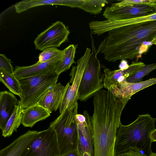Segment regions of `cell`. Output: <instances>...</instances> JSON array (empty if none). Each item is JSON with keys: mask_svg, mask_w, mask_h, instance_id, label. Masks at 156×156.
Here are the masks:
<instances>
[{"mask_svg": "<svg viewBox=\"0 0 156 156\" xmlns=\"http://www.w3.org/2000/svg\"><path fill=\"white\" fill-rule=\"evenodd\" d=\"M77 45L71 44L64 49L62 58L58 61L56 66L55 72L58 75L69 69L74 61L76 50Z\"/></svg>", "mask_w": 156, "mask_h": 156, "instance_id": "obj_21", "label": "cell"}, {"mask_svg": "<svg viewBox=\"0 0 156 156\" xmlns=\"http://www.w3.org/2000/svg\"><path fill=\"white\" fill-rule=\"evenodd\" d=\"M151 44L156 45V38L153 40L151 42Z\"/></svg>", "mask_w": 156, "mask_h": 156, "instance_id": "obj_31", "label": "cell"}, {"mask_svg": "<svg viewBox=\"0 0 156 156\" xmlns=\"http://www.w3.org/2000/svg\"><path fill=\"white\" fill-rule=\"evenodd\" d=\"M21 156H59L55 132L51 127L38 132Z\"/></svg>", "mask_w": 156, "mask_h": 156, "instance_id": "obj_7", "label": "cell"}, {"mask_svg": "<svg viewBox=\"0 0 156 156\" xmlns=\"http://www.w3.org/2000/svg\"><path fill=\"white\" fill-rule=\"evenodd\" d=\"M0 81L12 93L21 96L22 91L20 84L14 74H11L0 69Z\"/></svg>", "mask_w": 156, "mask_h": 156, "instance_id": "obj_23", "label": "cell"}, {"mask_svg": "<svg viewBox=\"0 0 156 156\" xmlns=\"http://www.w3.org/2000/svg\"><path fill=\"white\" fill-rule=\"evenodd\" d=\"M61 156H80L76 151H71Z\"/></svg>", "mask_w": 156, "mask_h": 156, "instance_id": "obj_30", "label": "cell"}, {"mask_svg": "<svg viewBox=\"0 0 156 156\" xmlns=\"http://www.w3.org/2000/svg\"><path fill=\"white\" fill-rule=\"evenodd\" d=\"M156 12V5L147 4L119 6L115 3L106 7L103 16L107 20H121L150 15Z\"/></svg>", "mask_w": 156, "mask_h": 156, "instance_id": "obj_11", "label": "cell"}, {"mask_svg": "<svg viewBox=\"0 0 156 156\" xmlns=\"http://www.w3.org/2000/svg\"><path fill=\"white\" fill-rule=\"evenodd\" d=\"M59 75L55 72L19 80L21 88L20 105L23 109L34 105L52 86Z\"/></svg>", "mask_w": 156, "mask_h": 156, "instance_id": "obj_5", "label": "cell"}, {"mask_svg": "<svg viewBox=\"0 0 156 156\" xmlns=\"http://www.w3.org/2000/svg\"><path fill=\"white\" fill-rule=\"evenodd\" d=\"M108 3L105 0H83L79 8L91 14L97 15L101 12L103 8Z\"/></svg>", "mask_w": 156, "mask_h": 156, "instance_id": "obj_24", "label": "cell"}, {"mask_svg": "<svg viewBox=\"0 0 156 156\" xmlns=\"http://www.w3.org/2000/svg\"><path fill=\"white\" fill-rule=\"evenodd\" d=\"M70 83L66 86L60 83L52 86L42 96L37 104L48 110L50 113L59 108L65 92Z\"/></svg>", "mask_w": 156, "mask_h": 156, "instance_id": "obj_15", "label": "cell"}, {"mask_svg": "<svg viewBox=\"0 0 156 156\" xmlns=\"http://www.w3.org/2000/svg\"><path fill=\"white\" fill-rule=\"evenodd\" d=\"M119 6H124L133 5L136 4H147L156 5V0H124L115 3Z\"/></svg>", "mask_w": 156, "mask_h": 156, "instance_id": "obj_27", "label": "cell"}, {"mask_svg": "<svg viewBox=\"0 0 156 156\" xmlns=\"http://www.w3.org/2000/svg\"><path fill=\"white\" fill-rule=\"evenodd\" d=\"M130 98H118L103 89L94 95L92 117L94 146V156H115L117 130L121 116Z\"/></svg>", "mask_w": 156, "mask_h": 156, "instance_id": "obj_1", "label": "cell"}, {"mask_svg": "<svg viewBox=\"0 0 156 156\" xmlns=\"http://www.w3.org/2000/svg\"><path fill=\"white\" fill-rule=\"evenodd\" d=\"M23 108L19 104L9 119L5 129L2 131V136L4 137L11 136L14 132H16L21 124V115Z\"/></svg>", "mask_w": 156, "mask_h": 156, "instance_id": "obj_22", "label": "cell"}, {"mask_svg": "<svg viewBox=\"0 0 156 156\" xmlns=\"http://www.w3.org/2000/svg\"><path fill=\"white\" fill-rule=\"evenodd\" d=\"M145 65L144 62H141L133 61L126 69L112 70L108 69H105L104 71L105 73L104 87L109 91L112 85L135 74Z\"/></svg>", "mask_w": 156, "mask_h": 156, "instance_id": "obj_16", "label": "cell"}, {"mask_svg": "<svg viewBox=\"0 0 156 156\" xmlns=\"http://www.w3.org/2000/svg\"><path fill=\"white\" fill-rule=\"evenodd\" d=\"M83 1V0H23L16 4L15 9L16 13H20L30 8L44 5H57L79 8Z\"/></svg>", "mask_w": 156, "mask_h": 156, "instance_id": "obj_17", "label": "cell"}, {"mask_svg": "<svg viewBox=\"0 0 156 156\" xmlns=\"http://www.w3.org/2000/svg\"><path fill=\"white\" fill-rule=\"evenodd\" d=\"M50 113L42 106L37 104L22 110L21 124L25 127L32 128L37 122L50 115Z\"/></svg>", "mask_w": 156, "mask_h": 156, "instance_id": "obj_20", "label": "cell"}, {"mask_svg": "<svg viewBox=\"0 0 156 156\" xmlns=\"http://www.w3.org/2000/svg\"><path fill=\"white\" fill-rule=\"evenodd\" d=\"M115 156H147L142 153L136 151L129 150L116 154Z\"/></svg>", "mask_w": 156, "mask_h": 156, "instance_id": "obj_28", "label": "cell"}, {"mask_svg": "<svg viewBox=\"0 0 156 156\" xmlns=\"http://www.w3.org/2000/svg\"><path fill=\"white\" fill-rule=\"evenodd\" d=\"M78 104L64 110L49 126L54 130L57 141L59 156L76 151L78 136L76 115Z\"/></svg>", "mask_w": 156, "mask_h": 156, "instance_id": "obj_4", "label": "cell"}, {"mask_svg": "<svg viewBox=\"0 0 156 156\" xmlns=\"http://www.w3.org/2000/svg\"><path fill=\"white\" fill-rule=\"evenodd\" d=\"M149 156H156V153L152 152Z\"/></svg>", "mask_w": 156, "mask_h": 156, "instance_id": "obj_32", "label": "cell"}, {"mask_svg": "<svg viewBox=\"0 0 156 156\" xmlns=\"http://www.w3.org/2000/svg\"><path fill=\"white\" fill-rule=\"evenodd\" d=\"M91 50L87 48L83 55L77 62V65L73 66L70 74L69 84L64 94L59 108L60 114L66 109H70L78 104V92L81 79L90 54Z\"/></svg>", "mask_w": 156, "mask_h": 156, "instance_id": "obj_8", "label": "cell"}, {"mask_svg": "<svg viewBox=\"0 0 156 156\" xmlns=\"http://www.w3.org/2000/svg\"><path fill=\"white\" fill-rule=\"evenodd\" d=\"M63 50L52 58L45 62L39 63L29 66H15L14 74L20 79L37 76L45 75L55 72L57 64L62 57Z\"/></svg>", "mask_w": 156, "mask_h": 156, "instance_id": "obj_12", "label": "cell"}, {"mask_svg": "<svg viewBox=\"0 0 156 156\" xmlns=\"http://www.w3.org/2000/svg\"><path fill=\"white\" fill-rule=\"evenodd\" d=\"M38 131L29 130L0 151V156H21Z\"/></svg>", "mask_w": 156, "mask_h": 156, "instance_id": "obj_19", "label": "cell"}, {"mask_svg": "<svg viewBox=\"0 0 156 156\" xmlns=\"http://www.w3.org/2000/svg\"><path fill=\"white\" fill-rule=\"evenodd\" d=\"M96 50L108 62L133 60L146 51L144 44L150 46L156 38V20L124 26L109 30Z\"/></svg>", "mask_w": 156, "mask_h": 156, "instance_id": "obj_2", "label": "cell"}, {"mask_svg": "<svg viewBox=\"0 0 156 156\" xmlns=\"http://www.w3.org/2000/svg\"><path fill=\"white\" fill-rule=\"evenodd\" d=\"M20 104L16 96L7 91L0 92V128L2 131L16 106Z\"/></svg>", "mask_w": 156, "mask_h": 156, "instance_id": "obj_18", "label": "cell"}, {"mask_svg": "<svg viewBox=\"0 0 156 156\" xmlns=\"http://www.w3.org/2000/svg\"><path fill=\"white\" fill-rule=\"evenodd\" d=\"M61 50L56 47H50L43 50L39 55V63L43 62L48 61L57 55Z\"/></svg>", "mask_w": 156, "mask_h": 156, "instance_id": "obj_25", "label": "cell"}, {"mask_svg": "<svg viewBox=\"0 0 156 156\" xmlns=\"http://www.w3.org/2000/svg\"><path fill=\"white\" fill-rule=\"evenodd\" d=\"M150 138L152 142H156V129H155L151 133Z\"/></svg>", "mask_w": 156, "mask_h": 156, "instance_id": "obj_29", "label": "cell"}, {"mask_svg": "<svg viewBox=\"0 0 156 156\" xmlns=\"http://www.w3.org/2000/svg\"><path fill=\"white\" fill-rule=\"evenodd\" d=\"M155 84L156 77L137 83L129 82L125 79L112 85L109 91L118 98H131L137 92Z\"/></svg>", "mask_w": 156, "mask_h": 156, "instance_id": "obj_14", "label": "cell"}, {"mask_svg": "<svg viewBox=\"0 0 156 156\" xmlns=\"http://www.w3.org/2000/svg\"><path fill=\"white\" fill-rule=\"evenodd\" d=\"M156 20V12L147 16L121 20L94 21L89 23L92 34L99 36L110 30L128 25Z\"/></svg>", "mask_w": 156, "mask_h": 156, "instance_id": "obj_13", "label": "cell"}, {"mask_svg": "<svg viewBox=\"0 0 156 156\" xmlns=\"http://www.w3.org/2000/svg\"><path fill=\"white\" fill-rule=\"evenodd\" d=\"M70 31L63 23L57 21L41 33L35 39V49L40 51L50 47H59L68 39Z\"/></svg>", "mask_w": 156, "mask_h": 156, "instance_id": "obj_10", "label": "cell"}, {"mask_svg": "<svg viewBox=\"0 0 156 156\" xmlns=\"http://www.w3.org/2000/svg\"><path fill=\"white\" fill-rule=\"evenodd\" d=\"M92 52L84 70L79 87V99L85 101L104 87L101 65L97 57L94 41L90 34Z\"/></svg>", "mask_w": 156, "mask_h": 156, "instance_id": "obj_6", "label": "cell"}, {"mask_svg": "<svg viewBox=\"0 0 156 156\" xmlns=\"http://www.w3.org/2000/svg\"><path fill=\"white\" fill-rule=\"evenodd\" d=\"M76 119L78 140L76 151L80 156H94V146L92 118L87 111L77 114Z\"/></svg>", "mask_w": 156, "mask_h": 156, "instance_id": "obj_9", "label": "cell"}, {"mask_svg": "<svg viewBox=\"0 0 156 156\" xmlns=\"http://www.w3.org/2000/svg\"><path fill=\"white\" fill-rule=\"evenodd\" d=\"M156 119L148 114L138 115L133 122L122 123L117 133L115 155L129 150L139 151L147 156L152 153L150 134L155 128Z\"/></svg>", "mask_w": 156, "mask_h": 156, "instance_id": "obj_3", "label": "cell"}, {"mask_svg": "<svg viewBox=\"0 0 156 156\" xmlns=\"http://www.w3.org/2000/svg\"><path fill=\"white\" fill-rule=\"evenodd\" d=\"M0 69L11 74H14V70L11 64V59L2 54H0Z\"/></svg>", "mask_w": 156, "mask_h": 156, "instance_id": "obj_26", "label": "cell"}]
</instances>
